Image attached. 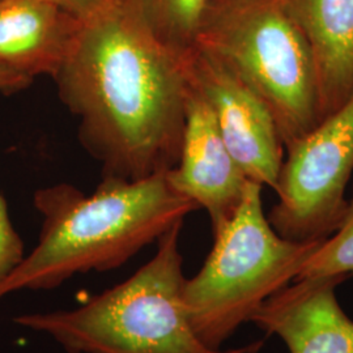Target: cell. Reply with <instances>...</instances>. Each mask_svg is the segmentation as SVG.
<instances>
[{"label": "cell", "mask_w": 353, "mask_h": 353, "mask_svg": "<svg viewBox=\"0 0 353 353\" xmlns=\"http://www.w3.org/2000/svg\"><path fill=\"white\" fill-rule=\"evenodd\" d=\"M186 58L157 37L139 0H96L52 76L102 176L139 181L176 166L186 123Z\"/></svg>", "instance_id": "cell-1"}, {"label": "cell", "mask_w": 353, "mask_h": 353, "mask_svg": "<svg viewBox=\"0 0 353 353\" xmlns=\"http://www.w3.org/2000/svg\"><path fill=\"white\" fill-rule=\"evenodd\" d=\"M42 216L36 248L0 283V300L20 290H51L65 280L125 265L145 246L199 210L166 172L139 181L102 176L87 195L70 183L34 194Z\"/></svg>", "instance_id": "cell-2"}, {"label": "cell", "mask_w": 353, "mask_h": 353, "mask_svg": "<svg viewBox=\"0 0 353 353\" xmlns=\"http://www.w3.org/2000/svg\"><path fill=\"white\" fill-rule=\"evenodd\" d=\"M176 223L150 262L123 283L70 310L16 316L19 326L51 336L68 353H258L262 341L214 350L195 334L182 303L183 258Z\"/></svg>", "instance_id": "cell-3"}, {"label": "cell", "mask_w": 353, "mask_h": 353, "mask_svg": "<svg viewBox=\"0 0 353 353\" xmlns=\"http://www.w3.org/2000/svg\"><path fill=\"white\" fill-rule=\"evenodd\" d=\"M262 189L249 181L236 214L214 232L201 271L182 285L190 323L214 350H221L267 299L290 285L323 242L281 237L265 214Z\"/></svg>", "instance_id": "cell-4"}, {"label": "cell", "mask_w": 353, "mask_h": 353, "mask_svg": "<svg viewBox=\"0 0 353 353\" xmlns=\"http://www.w3.org/2000/svg\"><path fill=\"white\" fill-rule=\"evenodd\" d=\"M196 48L225 62L265 102L285 148L322 121L312 51L281 0H211Z\"/></svg>", "instance_id": "cell-5"}, {"label": "cell", "mask_w": 353, "mask_h": 353, "mask_svg": "<svg viewBox=\"0 0 353 353\" xmlns=\"http://www.w3.org/2000/svg\"><path fill=\"white\" fill-rule=\"evenodd\" d=\"M279 201L268 221L294 242L327 240L347 211L345 190L353 173V93L338 110L285 148Z\"/></svg>", "instance_id": "cell-6"}, {"label": "cell", "mask_w": 353, "mask_h": 353, "mask_svg": "<svg viewBox=\"0 0 353 353\" xmlns=\"http://www.w3.org/2000/svg\"><path fill=\"white\" fill-rule=\"evenodd\" d=\"M186 68L245 176L275 191L285 147L265 102L225 62L201 48L188 55Z\"/></svg>", "instance_id": "cell-7"}, {"label": "cell", "mask_w": 353, "mask_h": 353, "mask_svg": "<svg viewBox=\"0 0 353 353\" xmlns=\"http://www.w3.org/2000/svg\"><path fill=\"white\" fill-rule=\"evenodd\" d=\"M166 176L176 192L207 211L214 233L236 214L249 183L228 150L210 105L191 81L179 160Z\"/></svg>", "instance_id": "cell-8"}, {"label": "cell", "mask_w": 353, "mask_h": 353, "mask_svg": "<svg viewBox=\"0 0 353 353\" xmlns=\"http://www.w3.org/2000/svg\"><path fill=\"white\" fill-rule=\"evenodd\" d=\"M348 279L293 280L267 299L250 322L279 336L290 353H353V321L336 297V288Z\"/></svg>", "instance_id": "cell-9"}, {"label": "cell", "mask_w": 353, "mask_h": 353, "mask_svg": "<svg viewBox=\"0 0 353 353\" xmlns=\"http://www.w3.org/2000/svg\"><path fill=\"white\" fill-rule=\"evenodd\" d=\"M79 28L80 16L51 0H0V70L52 79Z\"/></svg>", "instance_id": "cell-10"}, {"label": "cell", "mask_w": 353, "mask_h": 353, "mask_svg": "<svg viewBox=\"0 0 353 353\" xmlns=\"http://www.w3.org/2000/svg\"><path fill=\"white\" fill-rule=\"evenodd\" d=\"M316 65L322 119L353 93V0H281Z\"/></svg>", "instance_id": "cell-11"}, {"label": "cell", "mask_w": 353, "mask_h": 353, "mask_svg": "<svg viewBox=\"0 0 353 353\" xmlns=\"http://www.w3.org/2000/svg\"><path fill=\"white\" fill-rule=\"evenodd\" d=\"M153 32L178 54L196 49L198 36L211 0H139Z\"/></svg>", "instance_id": "cell-12"}, {"label": "cell", "mask_w": 353, "mask_h": 353, "mask_svg": "<svg viewBox=\"0 0 353 353\" xmlns=\"http://www.w3.org/2000/svg\"><path fill=\"white\" fill-rule=\"evenodd\" d=\"M336 275L353 276V191L341 227L309 256L294 280Z\"/></svg>", "instance_id": "cell-13"}, {"label": "cell", "mask_w": 353, "mask_h": 353, "mask_svg": "<svg viewBox=\"0 0 353 353\" xmlns=\"http://www.w3.org/2000/svg\"><path fill=\"white\" fill-rule=\"evenodd\" d=\"M24 243L13 228L8 205L0 194V283L24 259Z\"/></svg>", "instance_id": "cell-14"}, {"label": "cell", "mask_w": 353, "mask_h": 353, "mask_svg": "<svg viewBox=\"0 0 353 353\" xmlns=\"http://www.w3.org/2000/svg\"><path fill=\"white\" fill-rule=\"evenodd\" d=\"M33 84V79L0 70V93L10 96L23 92Z\"/></svg>", "instance_id": "cell-15"}, {"label": "cell", "mask_w": 353, "mask_h": 353, "mask_svg": "<svg viewBox=\"0 0 353 353\" xmlns=\"http://www.w3.org/2000/svg\"><path fill=\"white\" fill-rule=\"evenodd\" d=\"M70 12L75 13L77 16L83 14L88 10L89 7L96 1V0H51Z\"/></svg>", "instance_id": "cell-16"}]
</instances>
